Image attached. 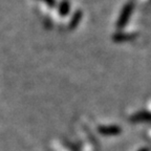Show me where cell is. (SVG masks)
<instances>
[{
	"label": "cell",
	"instance_id": "cell-4",
	"mask_svg": "<svg viewBox=\"0 0 151 151\" xmlns=\"http://www.w3.org/2000/svg\"><path fill=\"white\" fill-rule=\"evenodd\" d=\"M133 37H134V35H132V34H126V35H124V34L116 33L113 35L112 38L116 42H123V41H125V40H130V39H132Z\"/></svg>",
	"mask_w": 151,
	"mask_h": 151
},
{
	"label": "cell",
	"instance_id": "cell-2",
	"mask_svg": "<svg viewBox=\"0 0 151 151\" xmlns=\"http://www.w3.org/2000/svg\"><path fill=\"white\" fill-rule=\"evenodd\" d=\"M133 121H151V113L148 111H139L132 116Z\"/></svg>",
	"mask_w": 151,
	"mask_h": 151
},
{
	"label": "cell",
	"instance_id": "cell-1",
	"mask_svg": "<svg viewBox=\"0 0 151 151\" xmlns=\"http://www.w3.org/2000/svg\"><path fill=\"white\" fill-rule=\"evenodd\" d=\"M133 9H134V5L132 2H128L124 5L122 12L120 14V17H119L118 21L116 23V26L118 29H122V28H124L127 25V23L130 20V17H131L132 13H133Z\"/></svg>",
	"mask_w": 151,
	"mask_h": 151
},
{
	"label": "cell",
	"instance_id": "cell-3",
	"mask_svg": "<svg viewBox=\"0 0 151 151\" xmlns=\"http://www.w3.org/2000/svg\"><path fill=\"white\" fill-rule=\"evenodd\" d=\"M100 130L107 135H114V134H118V133L121 132V128L119 127V126H109V127L101 128Z\"/></svg>",
	"mask_w": 151,
	"mask_h": 151
}]
</instances>
